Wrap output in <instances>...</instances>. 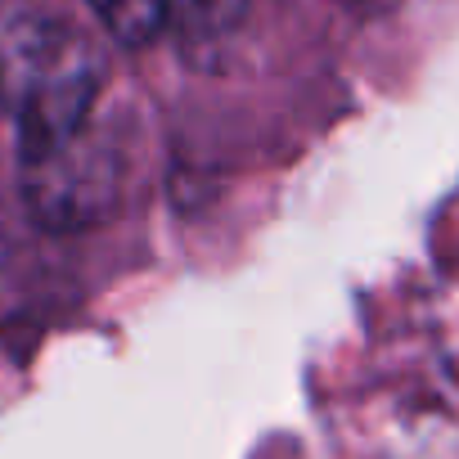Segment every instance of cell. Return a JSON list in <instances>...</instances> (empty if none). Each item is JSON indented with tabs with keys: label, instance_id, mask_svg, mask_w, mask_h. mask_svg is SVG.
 <instances>
[{
	"label": "cell",
	"instance_id": "cell-2",
	"mask_svg": "<svg viewBox=\"0 0 459 459\" xmlns=\"http://www.w3.org/2000/svg\"><path fill=\"white\" fill-rule=\"evenodd\" d=\"M117 153L91 126L41 158H23V203L32 221L55 235H73L104 221L117 203Z\"/></svg>",
	"mask_w": 459,
	"mask_h": 459
},
{
	"label": "cell",
	"instance_id": "cell-4",
	"mask_svg": "<svg viewBox=\"0 0 459 459\" xmlns=\"http://www.w3.org/2000/svg\"><path fill=\"white\" fill-rule=\"evenodd\" d=\"M171 14H180L194 32H230L244 14L248 0H171Z\"/></svg>",
	"mask_w": 459,
	"mask_h": 459
},
{
	"label": "cell",
	"instance_id": "cell-1",
	"mask_svg": "<svg viewBox=\"0 0 459 459\" xmlns=\"http://www.w3.org/2000/svg\"><path fill=\"white\" fill-rule=\"evenodd\" d=\"M100 86L104 64L73 23L19 14L0 28V100L19 122V162L77 140L91 126Z\"/></svg>",
	"mask_w": 459,
	"mask_h": 459
},
{
	"label": "cell",
	"instance_id": "cell-3",
	"mask_svg": "<svg viewBox=\"0 0 459 459\" xmlns=\"http://www.w3.org/2000/svg\"><path fill=\"white\" fill-rule=\"evenodd\" d=\"M91 10L113 32V41L140 50V46H149L167 28L171 0H91Z\"/></svg>",
	"mask_w": 459,
	"mask_h": 459
}]
</instances>
